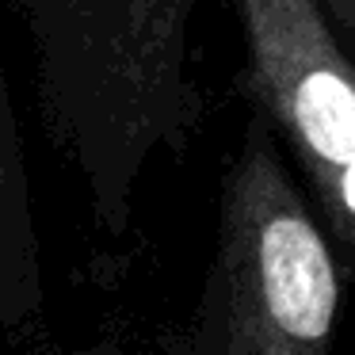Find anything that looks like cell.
<instances>
[{"mask_svg":"<svg viewBox=\"0 0 355 355\" xmlns=\"http://www.w3.org/2000/svg\"><path fill=\"white\" fill-rule=\"evenodd\" d=\"M347 268L271 123L248 107L191 321L164 355H336Z\"/></svg>","mask_w":355,"mask_h":355,"instance_id":"obj_2","label":"cell"},{"mask_svg":"<svg viewBox=\"0 0 355 355\" xmlns=\"http://www.w3.org/2000/svg\"><path fill=\"white\" fill-rule=\"evenodd\" d=\"M8 172H12V123H8V107H4V92H0V195H4Z\"/></svg>","mask_w":355,"mask_h":355,"instance_id":"obj_5","label":"cell"},{"mask_svg":"<svg viewBox=\"0 0 355 355\" xmlns=\"http://www.w3.org/2000/svg\"><path fill=\"white\" fill-rule=\"evenodd\" d=\"M324 19L332 24V31L340 35L344 50L355 58V0H321Z\"/></svg>","mask_w":355,"mask_h":355,"instance_id":"obj_4","label":"cell"},{"mask_svg":"<svg viewBox=\"0 0 355 355\" xmlns=\"http://www.w3.org/2000/svg\"><path fill=\"white\" fill-rule=\"evenodd\" d=\"M39 50L50 130L85 168L96 214L123 230L153 153L184 157L202 126L191 69L199 0H12Z\"/></svg>","mask_w":355,"mask_h":355,"instance_id":"obj_1","label":"cell"},{"mask_svg":"<svg viewBox=\"0 0 355 355\" xmlns=\"http://www.w3.org/2000/svg\"><path fill=\"white\" fill-rule=\"evenodd\" d=\"M248 107L271 123L355 286V58L321 0H233Z\"/></svg>","mask_w":355,"mask_h":355,"instance_id":"obj_3","label":"cell"}]
</instances>
